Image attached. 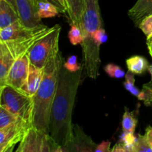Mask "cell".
<instances>
[{
  "mask_svg": "<svg viewBox=\"0 0 152 152\" xmlns=\"http://www.w3.org/2000/svg\"><path fill=\"white\" fill-rule=\"evenodd\" d=\"M68 7V13L71 24H75L83 31V13L85 0H65Z\"/></svg>",
  "mask_w": 152,
  "mask_h": 152,
  "instance_id": "cell-13",
  "label": "cell"
},
{
  "mask_svg": "<svg viewBox=\"0 0 152 152\" xmlns=\"http://www.w3.org/2000/svg\"><path fill=\"white\" fill-rule=\"evenodd\" d=\"M144 136L145 137L146 140H148V143H149L150 146L152 148V127H148L146 131H145V134Z\"/></svg>",
  "mask_w": 152,
  "mask_h": 152,
  "instance_id": "cell-30",
  "label": "cell"
},
{
  "mask_svg": "<svg viewBox=\"0 0 152 152\" xmlns=\"http://www.w3.org/2000/svg\"><path fill=\"white\" fill-rule=\"evenodd\" d=\"M152 152V148L150 146L145 137L138 134L136 138L134 145V152Z\"/></svg>",
  "mask_w": 152,
  "mask_h": 152,
  "instance_id": "cell-23",
  "label": "cell"
},
{
  "mask_svg": "<svg viewBox=\"0 0 152 152\" xmlns=\"http://www.w3.org/2000/svg\"><path fill=\"white\" fill-rule=\"evenodd\" d=\"M48 1H49L50 2H51L52 4H54L55 6H56V7L59 8V11H60V13H66L67 10H65V8H64L63 7H62V5L61 4V3L59 2V0H48Z\"/></svg>",
  "mask_w": 152,
  "mask_h": 152,
  "instance_id": "cell-31",
  "label": "cell"
},
{
  "mask_svg": "<svg viewBox=\"0 0 152 152\" xmlns=\"http://www.w3.org/2000/svg\"><path fill=\"white\" fill-rule=\"evenodd\" d=\"M16 152H63L49 134L31 126L19 142Z\"/></svg>",
  "mask_w": 152,
  "mask_h": 152,
  "instance_id": "cell-5",
  "label": "cell"
},
{
  "mask_svg": "<svg viewBox=\"0 0 152 152\" xmlns=\"http://www.w3.org/2000/svg\"><path fill=\"white\" fill-rule=\"evenodd\" d=\"M140 29L146 36L147 39L152 37V13L144 18L138 25Z\"/></svg>",
  "mask_w": 152,
  "mask_h": 152,
  "instance_id": "cell-24",
  "label": "cell"
},
{
  "mask_svg": "<svg viewBox=\"0 0 152 152\" xmlns=\"http://www.w3.org/2000/svg\"><path fill=\"white\" fill-rule=\"evenodd\" d=\"M126 65L129 71L134 74H142L148 69V62L142 56H134L126 60Z\"/></svg>",
  "mask_w": 152,
  "mask_h": 152,
  "instance_id": "cell-16",
  "label": "cell"
},
{
  "mask_svg": "<svg viewBox=\"0 0 152 152\" xmlns=\"http://www.w3.org/2000/svg\"><path fill=\"white\" fill-rule=\"evenodd\" d=\"M68 38H69L70 42L73 45L82 44L83 42V32L81 29L75 24H71V29L68 32Z\"/></svg>",
  "mask_w": 152,
  "mask_h": 152,
  "instance_id": "cell-21",
  "label": "cell"
},
{
  "mask_svg": "<svg viewBox=\"0 0 152 152\" xmlns=\"http://www.w3.org/2000/svg\"><path fill=\"white\" fill-rule=\"evenodd\" d=\"M43 75H44V68H38L33 64H30L27 81L22 90L20 91H22L30 97L34 98L41 84Z\"/></svg>",
  "mask_w": 152,
  "mask_h": 152,
  "instance_id": "cell-12",
  "label": "cell"
},
{
  "mask_svg": "<svg viewBox=\"0 0 152 152\" xmlns=\"http://www.w3.org/2000/svg\"><path fill=\"white\" fill-rule=\"evenodd\" d=\"M30 62L28 53L18 58L12 65L5 80V84L18 90H22L28 78Z\"/></svg>",
  "mask_w": 152,
  "mask_h": 152,
  "instance_id": "cell-8",
  "label": "cell"
},
{
  "mask_svg": "<svg viewBox=\"0 0 152 152\" xmlns=\"http://www.w3.org/2000/svg\"><path fill=\"white\" fill-rule=\"evenodd\" d=\"M65 59L60 50L53 55L44 67V75L34 96L32 126L49 134L50 111L57 88L59 72Z\"/></svg>",
  "mask_w": 152,
  "mask_h": 152,
  "instance_id": "cell-2",
  "label": "cell"
},
{
  "mask_svg": "<svg viewBox=\"0 0 152 152\" xmlns=\"http://www.w3.org/2000/svg\"><path fill=\"white\" fill-rule=\"evenodd\" d=\"M97 145L92 141L91 138L86 135L78 125H74V136L72 141L64 148L66 151H95Z\"/></svg>",
  "mask_w": 152,
  "mask_h": 152,
  "instance_id": "cell-11",
  "label": "cell"
},
{
  "mask_svg": "<svg viewBox=\"0 0 152 152\" xmlns=\"http://www.w3.org/2000/svg\"><path fill=\"white\" fill-rule=\"evenodd\" d=\"M38 14L41 19L54 17L60 13L59 8L48 0H36Z\"/></svg>",
  "mask_w": 152,
  "mask_h": 152,
  "instance_id": "cell-17",
  "label": "cell"
},
{
  "mask_svg": "<svg viewBox=\"0 0 152 152\" xmlns=\"http://www.w3.org/2000/svg\"><path fill=\"white\" fill-rule=\"evenodd\" d=\"M83 72V68L71 72L63 65L59 72L57 88L50 111L49 134L62 147L63 152L74 136L73 108Z\"/></svg>",
  "mask_w": 152,
  "mask_h": 152,
  "instance_id": "cell-1",
  "label": "cell"
},
{
  "mask_svg": "<svg viewBox=\"0 0 152 152\" xmlns=\"http://www.w3.org/2000/svg\"><path fill=\"white\" fill-rule=\"evenodd\" d=\"M53 27L51 28L46 27L45 28L39 31L38 33H36L34 35L19 39L0 42V45H2L16 60L20 56H23L25 53H28L31 48L36 44V42L43 37H45L46 34H48L53 29Z\"/></svg>",
  "mask_w": 152,
  "mask_h": 152,
  "instance_id": "cell-7",
  "label": "cell"
},
{
  "mask_svg": "<svg viewBox=\"0 0 152 152\" xmlns=\"http://www.w3.org/2000/svg\"><path fill=\"white\" fill-rule=\"evenodd\" d=\"M147 40H148V41H147V45H148V51H149L150 55H151L152 57V38Z\"/></svg>",
  "mask_w": 152,
  "mask_h": 152,
  "instance_id": "cell-32",
  "label": "cell"
},
{
  "mask_svg": "<svg viewBox=\"0 0 152 152\" xmlns=\"http://www.w3.org/2000/svg\"><path fill=\"white\" fill-rule=\"evenodd\" d=\"M151 38H152V37H151Z\"/></svg>",
  "mask_w": 152,
  "mask_h": 152,
  "instance_id": "cell-36",
  "label": "cell"
},
{
  "mask_svg": "<svg viewBox=\"0 0 152 152\" xmlns=\"http://www.w3.org/2000/svg\"><path fill=\"white\" fill-rule=\"evenodd\" d=\"M46 27L48 26L42 25L41 26L30 28L24 25L21 20L17 21L7 28L0 30V42L11 41L29 37L38 33Z\"/></svg>",
  "mask_w": 152,
  "mask_h": 152,
  "instance_id": "cell-9",
  "label": "cell"
},
{
  "mask_svg": "<svg viewBox=\"0 0 152 152\" xmlns=\"http://www.w3.org/2000/svg\"><path fill=\"white\" fill-rule=\"evenodd\" d=\"M60 31V25H54L48 34L36 42L28 52V56L31 64L38 68H44L49 59L59 51Z\"/></svg>",
  "mask_w": 152,
  "mask_h": 152,
  "instance_id": "cell-4",
  "label": "cell"
},
{
  "mask_svg": "<svg viewBox=\"0 0 152 152\" xmlns=\"http://www.w3.org/2000/svg\"><path fill=\"white\" fill-rule=\"evenodd\" d=\"M111 152H127L126 151V148L124 146V144L122 142H118L116 144L113 148H111Z\"/></svg>",
  "mask_w": 152,
  "mask_h": 152,
  "instance_id": "cell-29",
  "label": "cell"
},
{
  "mask_svg": "<svg viewBox=\"0 0 152 152\" xmlns=\"http://www.w3.org/2000/svg\"><path fill=\"white\" fill-rule=\"evenodd\" d=\"M134 74L132 72V71H129L125 75V79L126 81L124 82L123 85H124L125 88L128 91L130 92L132 95L137 96L140 100H143V92L140 91L135 86V79H134Z\"/></svg>",
  "mask_w": 152,
  "mask_h": 152,
  "instance_id": "cell-18",
  "label": "cell"
},
{
  "mask_svg": "<svg viewBox=\"0 0 152 152\" xmlns=\"http://www.w3.org/2000/svg\"><path fill=\"white\" fill-rule=\"evenodd\" d=\"M95 42L96 44L99 46L105 43V42L108 40V36H107L106 32H105V29L102 28L98 29L96 32L94 33L93 36Z\"/></svg>",
  "mask_w": 152,
  "mask_h": 152,
  "instance_id": "cell-26",
  "label": "cell"
},
{
  "mask_svg": "<svg viewBox=\"0 0 152 152\" xmlns=\"http://www.w3.org/2000/svg\"><path fill=\"white\" fill-rule=\"evenodd\" d=\"M111 151V142H109V141H103L100 144L97 145L94 152H108Z\"/></svg>",
  "mask_w": 152,
  "mask_h": 152,
  "instance_id": "cell-28",
  "label": "cell"
},
{
  "mask_svg": "<svg viewBox=\"0 0 152 152\" xmlns=\"http://www.w3.org/2000/svg\"><path fill=\"white\" fill-rule=\"evenodd\" d=\"M19 20L17 10L6 0H0V30Z\"/></svg>",
  "mask_w": 152,
  "mask_h": 152,
  "instance_id": "cell-15",
  "label": "cell"
},
{
  "mask_svg": "<svg viewBox=\"0 0 152 152\" xmlns=\"http://www.w3.org/2000/svg\"><path fill=\"white\" fill-rule=\"evenodd\" d=\"M137 124V120L132 112L126 110L124 112L122 120V127L124 133L134 134L135 129Z\"/></svg>",
  "mask_w": 152,
  "mask_h": 152,
  "instance_id": "cell-19",
  "label": "cell"
},
{
  "mask_svg": "<svg viewBox=\"0 0 152 152\" xmlns=\"http://www.w3.org/2000/svg\"><path fill=\"white\" fill-rule=\"evenodd\" d=\"M0 106L32 125L34 99L8 85L0 87Z\"/></svg>",
  "mask_w": 152,
  "mask_h": 152,
  "instance_id": "cell-3",
  "label": "cell"
},
{
  "mask_svg": "<svg viewBox=\"0 0 152 152\" xmlns=\"http://www.w3.org/2000/svg\"><path fill=\"white\" fill-rule=\"evenodd\" d=\"M59 2L61 3V4L62 5V7H63L65 10H68V7H67V4H66V2H65V0H59Z\"/></svg>",
  "mask_w": 152,
  "mask_h": 152,
  "instance_id": "cell-34",
  "label": "cell"
},
{
  "mask_svg": "<svg viewBox=\"0 0 152 152\" xmlns=\"http://www.w3.org/2000/svg\"><path fill=\"white\" fill-rule=\"evenodd\" d=\"M16 4L19 17L24 25L30 28L44 25L38 14L36 0H16Z\"/></svg>",
  "mask_w": 152,
  "mask_h": 152,
  "instance_id": "cell-10",
  "label": "cell"
},
{
  "mask_svg": "<svg viewBox=\"0 0 152 152\" xmlns=\"http://www.w3.org/2000/svg\"><path fill=\"white\" fill-rule=\"evenodd\" d=\"M32 125L23 119L3 129H0V152H10L22 141L25 133Z\"/></svg>",
  "mask_w": 152,
  "mask_h": 152,
  "instance_id": "cell-6",
  "label": "cell"
},
{
  "mask_svg": "<svg viewBox=\"0 0 152 152\" xmlns=\"http://www.w3.org/2000/svg\"><path fill=\"white\" fill-rule=\"evenodd\" d=\"M63 66L71 72H75L81 68L77 62V57L74 55L69 56L67 60L64 62Z\"/></svg>",
  "mask_w": 152,
  "mask_h": 152,
  "instance_id": "cell-25",
  "label": "cell"
},
{
  "mask_svg": "<svg viewBox=\"0 0 152 152\" xmlns=\"http://www.w3.org/2000/svg\"><path fill=\"white\" fill-rule=\"evenodd\" d=\"M148 71H149L150 74H151V80H152V64L151 65H149V67H148Z\"/></svg>",
  "mask_w": 152,
  "mask_h": 152,
  "instance_id": "cell-35",
  "label": "cell"
},
{
  "mask_svg": "<svg viewBox=\"0 0 152 152\" xmlns=\"http://www.w3.org/2000/svg\"><path fill=\"white\" fill-rule=\"evenodd\" d=\"M9 4H11L15 9L18 11V9H17V4H16V0H6Z\"/></svg>",
  "mask_w": 152,
  "mask_h": 152,
  "instance_id": "cell-33",
  "label": "cell"
},
{
  "mask_svg": "<svg viewBox=\"0 0 152 152\" xmlns=\"http://www.w3.org/2000/svg\"><path fill=\"white\" fill-rule=\"evenodd\" d=\"M21 119V117L15 115L5 108L0 106V129H3L13 124Z\"/></svg>",
  "mask_w": 152,
  "mask_h": 152,
  "instance_id": "cell-20",
  "label": "cell"
},
{
  "mask_svg": "<svg viewBox=\"0 0 152 152\" xmlns=\"http://www.w3.org/2000/svg\"><path fill=\"white\" fill-rule=\"evenodd\" d=\"M152 13V0H137L129 10V16L136 25Z\"/></svg>",
  "mask_w": 152,
  "mask_h": 152,
  "instance_id": "cell-14",
  "label": "cell"
},
{
  "mask_svg": "<svg viewBox=\"0 0 152 152\" xmlns=\"http://www.w3.org/2000/svg\"><path fill=\"white\" fill-rule=\"evenodd\" d=\"M104 71L111 78H123L126 75V73L121 67L112 63L105 65L104 67Z\"/></svg>",
  "mask_w": 152,
  "mask_h": 152,
  "instance_id": "cell-22",
  "label": "cell"
},
{
  "mask_svg": "<svg viewBox=\"0 0 152 152\" xmlns=\"http://www.w3.org/2000/svg\"><path fill=\"white\" fill-rule=\"evenodd\" d=\"M143 101L147 105L152 103V80L149 83L143 86Z\"/></svg>",
  "mask_w": 152,
  "mask_h": 152,
  "instance_id": "cell-27",
  "label": "cell"
}]
</instances>
